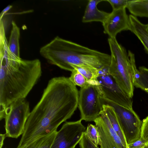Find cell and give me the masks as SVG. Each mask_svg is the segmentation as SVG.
Returning a JSON list of instances; mask_svg holds the SVG:
<instances>
[{
	"instance_id": "1",
	"label": "cell",
	"mask_w": 148,
	"mask_h": 148,
	"mask_svg": "<svg viewBox=\"0 0 148 148\" xmlns=\"http://www.w3.org/2000/svg\"><path fill=\"white\" fill-rule=\"evenodd\" d=\"M79 92L69 78L49 80L42 96L30 112L17 148H24L37 138L57 131L78 106Z\"/></svg>"
},
{
	"instance_id": "2",
	"label": "cell",
	"mask_w": 148,
	"mask_h": 148,
	"mask_svg": "<svg viewBox=\"0 0 148 148\" xmlns=\"http://www.w3.org/2000/svg\"><path fill=\"white\" fill-rule=\"evenodd\" d=\"M0 119L13 103L25 99L41 76L38 59L25 60L14 54L7 43L0 46Z\"/></svg>"
},
{
	"instance_id": "3",
	"label": "cell",
	"mask_w": 148,
	"mask_h": 148,
	"mask_svg": "<svg viewBox=\"0 0 148 148\" xmlns=\"http://www.w3.org/2000/svg\"><path fill=\"white\" fill-rule=\"evenodd\" d=\"M41 56L50 63L71 71V64L96 69L109 66L111 56L92 49L75 43L55 38L40 50Z\"/></svg>"
},
{
	"instance_id": "4",
	"label": "cell",
	"mask_w": 148,
	"mask_h": 148,
	"mask_svg": "<svg viewBox=\"0 0 148 148\" xmlns=\"http://www.w3.org/2000/svg\"><path fill=\"white\" fill-rule=\"evenodd\" d=\"M108 41L111 53L109 73L123 90L132 98L134 88V75L137 69L134 55L130 50L127 53L116 38L109 37Z\"/></svg>"
},
{
	"instance_id": "5",
	"label": "cell",
	"mask_w": 148,
	"mask_h": 148,
	"mask_svg": "<svg viewBox=\"0 0 148 148\" xmlns=\"http://www.w3.org/2000/svg\"><path fill=\"white\" fill-rule=\"evenodd\" d=\"M102 105H108L114 108L128 145L140 138L141 121L133 109H129L100 96Z\"/></svg>"
},
{
	"instance_id": "6",
	"label": "cell",
	"mask_w": 148,
	"mask_h": 148,
	"mask_svg": "<svg viewBox=\"0 0 148 148\" xmlns=\"http://www.w3.org/2000/svg\"><path fill=\"white\" fill-rule=\"evenodd\" d=\"M109 66L98 70L97 86L100 95L116 103L129 109H132L133 101L120 88L108 72Z\"/></svg>"
},
{
	"instance_id": "7",
	"label": "cell",
	"mask_w": 148,
	"mask_h": 148,
	"mask_svg": "<svg viewBox=\"0 0 148 148\" xmlns=\"http://www.w3.org/2000/svg\"><path fill=\"white\" fill-rule=\"evenodd\" d=\"M30 112L29 103L25 99L15 101L8 108L4 118L6 137L17 138L23 134Z\"/></svg>"
},
{
	"instance_id": "8",
	"label": "cell",
	"mask_w": 148,
	"mask_h": 148,
	"mask_svg": "<svg viewBox=\"0 0 148 148\" xmlns=\"http://www.w3.org/2000/svg\"><path fill=\"white\" fill-rule=\"evenodd\" d=\"M100 95L97 86L88 84L81 88L79 92L78 107L80 119L86 121H94L102 109Z\"/></svg>"
},
{
	"instance_id": "9",
	"label": "cell",
	"mask_w": 148,
	"mask_h": 148,
	"mask_svg": "<svg viewBox=\"0 0 148 148\" xmlns=\"http://www.w3.org/2000/svg\"><path fill=\"white\" fill-rule=\"evenodd\" d=\"M82 120L66 122L57 131L51 148H75L86 130Z\"/></svg>"
},
{
	"instance_id": "10",
	"label": "cell",
	"mask_w": 148,
	"mask_h": 148,
	"mask_svg": "<svg viewBox=\"0 0 148 148\" xmlns=\"http://www.w3.org/2000/svg\"><path fill=\"white\" fill-rule=\"evenodd\" d=\"M94 122L99 134L100 148H127L102 110Z\"/></svg>"
},
{
	"instance_id": "11",
	"label": "cell",
	"mask_w": 148,
	"mask_h": 148,
	"mask_svg": "<svg viewBox=\"0 0 148 148\" xmlns=\"http://www.w3.org/2000/svg\"><path fill=\"white\" fill-rule=\"evenodd\" d=\"M102 25L104 33L111 38H116L117 34L122 31L129 30V16L126 8L112 10Z\"/></svg>"
},
{
	"instance_id": "12",
	"label": "cell",
	"mask_w": 148,
	"mask_h": 148,
	"mask_svg": "<svg viewBox=\"0 0 148 148\" xmlns=\"http://www.w3.org/2000/svg\"><path fill=\"white\" fill-rule=\"evenodd\" d=\"M103 1L102 0L89 1L82 18L83 23L98 21L102 23L104 21L109 13L100 10L97 7L98 4Z\"/></svg>"
},
{
	"instance_id": "13",
	"label": "cell",
	"mask_w": 148,
	"mask_h": 148,
	"mask_svg": "<svg viewBox=\"0 0 148 148\" xmlns=\"http://www.w3.org/2000/svg\"><path fill=\"white\" fill-rule=\"evenodd\" d=\"M129 30L134 34L140 40L144 49L148 54V32L146 24L141 23L137 18L132 14L129 16Z\"/></svg>"
},
{
	"instance_id": "14",
	"label": "cell",
	"mask_w": 148,
	"mask_h": 148,
	"mask_svg": "<svg viewBox=\"0 0 148 148\" xmlns=\"http://www.w3.org/2000/svg\"><path fill=\"white\" fill-rule=\"evenodd\" d=\"M102 110L107 116L113 128L119 136L124 145L127 148L128 144L114 108L109 105L103 104L102 106Z\"/></svg>"
},
{
	"instance_id": "15",
	"label": "cell",
	"mask_w": 148,
	"mask_h": 148,
	"mask_svg": "<svg viewBox=\"0 0 148 148\" xmlns=\"http://www.w3.org/2000/svg\"><path fill=\"white\" fill-rule=\"evenodd\" d=\"M126 8L136 17L148 18V0H130Z\"/></svg>"
},
{
	"instance_id": "16",
	"label": "cell",
	"mask_w": 148,
	"mask_h": 148,
	"mask_svg": "<svg viewBox=\"0 0 148 148\" xmlns=\"http://www.w3.org/2000/svg\"><path fill=\"white\" fill-rule=\"evenodd\" d=\"M12 28L8 42V46L10 51L18 57H20L19 40L20 29L15 22H12Z\"/></svg>"
},
{
	"instance_id": "17",
	"label": "cell",
	"mask_w": 148,
	"mask_h": 148,
	"mask_svg": "<svg viewBox=\"0 0 148 148\" xmlns=\"http://www.w3.org/2000/svg\"><path fill=\"white\" fill-rule=\"evenodd\" d=\"M135 72L134 76V84L148 93V68L140 66Z\"/></svg>"
},
{
	"instance_id": "18",
	"label": "cell",
	"mask_w": 148,
	"mask_h": 148,
	"mask_svg": "<svg viewBox=\"0 0 148 148\" xmlns=\"http://www.w3.org/2000/svg\"><path fill=\"white\" fill-rule=\"evenodd\" d=\"M57 132L40 137L24 148H51Z\"/></svg>"
},
{
	"instance_id": "19",
	"label": "cell",
	"mask_w": 148,
	"mask_h": 148,
	"mask_svg": "<svg viewBox=\"0 0 148 148\" xmlns=\"http://www.w3.org/2000/svg\"><path fill=\"white\" fill-rule=\"evenodd\" d=\"M70 66L81 73L86 79L89 84L97 86L98 70L73 64Z\"/></svg>"
},
{
	"instance_id": "20",
	"label": "cell",
	"mask_w": 148,
	"mask_h": 148,
	"mask_svg": "<svg viewBox=\"0 0 148 148\" xmlns=\"http://www.w3.org/2000/svg\"><path fill=\"white\" fill-rule=\"evenodd\" d=\"M85 134L89 139L96 146L100 145L99 136L97 128L95 125L88 124Z\"/></svg>"
},
{
	"instance_id": "21",
	"label": "cell",
	"mask_w": 148,
	"mask_h": 148,
	"mask_svg": "<svg viewBox=\"0 0 148 148\" xmlns=\"http://www.w3.org/2000/svg\"><path fill=\"white\" fill-rule=\"evenodd\" d=\"M69 78L74 85L79 86L81 88L88 84L85 78L79 71L74 69L71 71V76Z\"/></svg>"
},
{
	"instance_id": "22",
	"label": "cell",
	"mask_w": 148,
	"mask_h": 148,
	"mask_svg": "<svg viewBox=\"0 0 148 148\" xmlns=\"http://www.w3.org/2000/svg\"><path fill=\"white\" fill-rule=\"evenodd\" d=\"M130 0H107L111 5L112 10H117L123 8H126Z\"/></svg>"
},
{
	"instance_id": "23",
	"label": "cell",
	"mask_w": 148,
	"mask_h": 148,
	"mask_svg": "<svg viewBox=\"0 0 148 148\" xmlns=\"http://www.w3.org/2000/svg\"><path fill=\"white\" fill-rule=\"evenodd\" d=\"M140 138L148 143V115L142 121Z\"/></svg>"
},
{
	"instance_id": "24",
	"label": "cell",
	"mask_w": 148,
	"mask_h": 148,
	"mask_svg": "<svg viewBox=\"0 0 148 148\" xmlns=\"http://www.w3.org/2000/svg\"><path fill=\"white\" fill-rule=\"evenodd\" d=\"M79 144L80 148H99L89 139L85 135V132Z\"/></svg>"
},
{
	"instance_id": "25",
	"label": "cell",
	"mask_w": 148,
	"mask_h": 148,
	"mask_svg": "<svg viewBox=\"0 0 148 148\" xmlns=\"http://www.w3.org/2000/svg\"><path fill=\"white\" fill-rule=\"evenodd\" d=\"M148 147V143L140 138L129 144L127 148H146Z\"/></svg>"
},
{
	"instance_id": "26",
	"label": "cell",
	"mask_w": 148,
	"mask_h": 148,
	"mask_svg": "<svg viewBox=\"0 0 148 148\" xmlns=\"http://www.w3.org/2000/svg\"><path fill=\"white\" fill-rule=\"evenodd\" d=\"M12 8V6L11 5H8L1 12L0 14V20L2 19L4 14L7 12L9 10Z\"/></svg>"
},
{
	"instance_id": "27",
	"label": "cell",
	"mask_w": 148,
	"mask_h": 148,
	"mask_svg": "<svg viewBox=\"0 0 148 148\" xmlns=\"http://www.w3.org/2000/svg\"><path fill=\"white\" fill-rule=\"evenodd\" d=\"M6 137V134H0V148H2L4 140Z\"/></svg>"
},
{
	"instance_id": "28",
	"label": "cell",
	"mask_w": 148,
	"mask_h": 148,
	"mask_svg": "<svg viewBox=\"0 0 148 148\" xmlns=\"http://www.w3.org/2000/svg\"><path fill=\"white\" fill-rule=\"evenodd\" d=\"M146 29L147 32H148V24H146Z\"/></svg>"
},
{
	"instance_id": "29",
	"label": "cell",
	"mask_w": 148,
	"mask_h": 148,
	"mask_svg": "<svg viewBox=\"0 0 148 148\" xmlns=\"http://www.w3.org/2000/svg\"><path fill=\"white\" fill-rule=\"evenodd\" d=\"M146 148H148V147H147Z\"/></svg>"
}]
</instances>
